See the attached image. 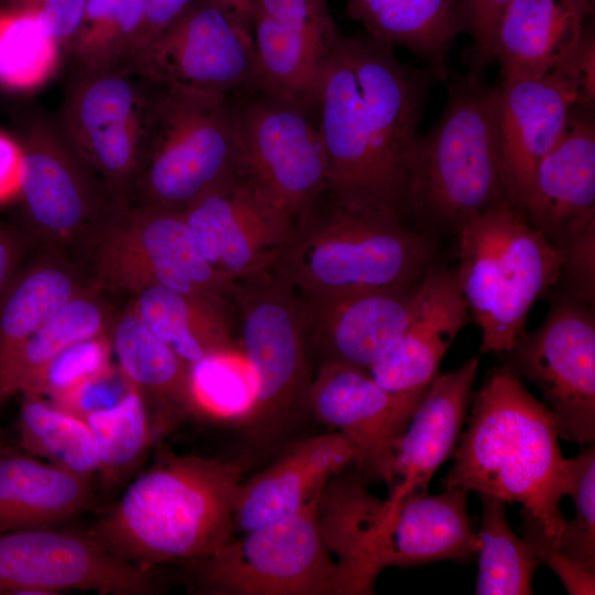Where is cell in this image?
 <instances>
[{
	"label": "cell",
	"mask_w": 595,
	"mask_h": 595,
	"mask_svg": "<svg viewBox=\"0 0 595 595\" xmlns=\"http://www.w3.org/2000/svg\"><path fill=\"white\" fill-rule=\"evenodd\" d=\"M196 414L249 420L257 400L256 376L240 347L206 355L190 365Z\"/></svg>",
	"instance_id": "39"
},
{
	"label": "cell",
	"mask_w": 595,
	"mask_h": 595,
	"mask_svg": "<svg viewBox=\"0 0 595 595\" xmlns=\"http://www.w3.org/2000/svg\"><path fill=\"white\" fill-rule=\"evenodd\" d=\"M426 389L390 391L366 370L325 361L311 381L307 401L322 422L354 443L360 469L390 483L396 444Z\"/></svg>",
	"instance_id": "18"
},
{
	"label": "cell",
	"mask_w": 595,
	"mask_h": 595,
	"mask_svg": "<svg viewBox=\"0 0 595 595\" xmlns=\"http://www.w3.org/2000/svg\"><path fill=\"white\" fill-rule=\"evenodd\" d=\"M194 1L195 0H145L144 21L136 57Z\"/></svg>",
	"instance_id": "47"
},
{
	"label": "cell",
	"mask_w": 595,
	"mask_h": 595,
	"mask_svg": "<svg viewBox=\"0 0 595 595\" xmlns=\"http://www.w3.org/2000/svg\"><path fill=\"white\" fill-rule=\"evenodd\" d=\"M231 300L240 318L239 347L257 380L248 421L258 435H270L309 394L302 302L274 263L235 280Z\"/></svg>",
	"instance_id": "13"
},
{
	"label": "cell",
	"mask_w": 595,
	"mask_h": 595,
	"mask_svg": "<svg viewBox=\"0 0 595 595\" xmlns=\"http://www.w3.org/2000/svg\"><path fill=\"white\" fill-rule=\"evenodd\" d=\"M358 459L357 447L340 432L294 444L271 466L242 482L234 528L246 532L293 516L333 476Z\"/></svg>",
	"instance_id": "26"
},
{
	"label": "cell",
	"mask_w": 595,
	"mask_h": 595,
	"mask_svg": "<svg viewBox=\"0 0 595 595\" xmlns=\"http://www.w3.org/2000/svg\"><path fill=\"white\" fill-rule=\"evenodd\" d=\"M512 202L504 169L498 88L470 67L447 89L434 126L416 138L408 159V209L456 230L472 217Z\"/></svg>",
	"instance_id": "4"
},
{
	"label": "cell",
	"mask_w": 595,
	"mask_h": 595,
	"mask_svg": "<svg viewBox=\"0 0 595 595\" xmlns=\"http://www.w3.org/2000/svg\"><path fill=\"white\" fill-rule=\"evenodd\" d=\"M99 289L94 284L64 304L0 368V403L23 392L68 346L107 333L112 315Z\"/></svg>",
	"instance_id": "33"
},
{
	"label": "cell",
	"mask_w": 595,
	"mask_h": 595,
	"mask_svg": "<svg viewBox=\"0 0 595 595\" xmlns=\"http://www.w3.org/2000/svg\"><path fill=\"white\" fill-rule=\"evenodd\" d=\"M153 570L117 556L88 531L55 526L0 534V594L149 595L159 588Z\"/></svg>",
	"instance_id": "16"
},
{
	"label": "cell",
	"mask_w": 595,
	"mask_h": 595,
	"mask_svg": "<svg viewBox=\"0 0 595 595\" xmlns=\"http://www.w3.org/2000/svg\"><path fill=\"white\" fill-rule=\"evenodd\" d=\"M455 271L482 332V353H507L531 306L561 278L563 255L512 202H502L457 230Z\"/></svg>",
	"instance_id": "6"
},
{
	"label": "cell",
	"mask_w": 595,
	"mask_h": 595,
	"mask_svg": "<svg viewBox=\"0 0 595 595\" xmlns=\"http://www.w3.org/2000/svg\"><path fill=\"white\" fill-rule=\"evenodd\" d=\"M497 88L507 186L522 209L540 161L562 137L574 109H593L594 99L563 64L541 76L501 78Z\"/></svg>",
	"instance_id": "20"
},
{
	"label": "cell",
	"mask_w": 595,
	"mask_h": 595,
	"mask_svg": "<svg viewBox=\"0 0 595 595\" xmlns=\"http://www.w3.org/2000/svg\"><path fill=\"white\" fill-rule=\"evenodd\" d=\"M100 484L119 485L142 458L152 440L148 402L133 386L111 409L89 415Z\"/></svg>",
	"instance_id": "38"
},
{
	"label": "cell",
	"mask_w": 595,
	"mask_h": 595,
	"mask_svg": "<svg viewBox=\"0 0 595 595\" xmlns=\"http://www.w3.org/2000/svg\"><path fill=\"white\" fill-rule=\"evenodd\" d=\"M61 45L31 10L8 6L0 10V87L29 91L57 71Z\"/></svg>",
	"instance_id": "37"
},
{
	"label": "cell",
	"mask_w": 595,
	"mask_h": 595,
	"mask_svg": "<svg viewBox=\"0 0 595 595\" xmlns=\"http://www.w3.org/2000/svg\"><path fill=\"white\" fill-rule=\"evenodd\" d=\"M469 321L455 271L431 266L411 318L397 343L367 372L387 390L428 388L452 343Z\"/></svg>",
	"instance_id": "24"
},
{
	"label": "cell",
	"mask_w": 595,
	"mask_h": 595,
	"mask_svg": "<svg viewBox=\"0 0 595 595\" xmlns=\"http://www.w3.org/2000/svg\"><path fill=\"white\" fill-rule=\"evenodd\" d=\"M559 436L547 405L510 366L497 367L475 398L444 486L521 504L523 516L556 547L565 521L560 501L569 487Z\"/></svg>",
	"instance_id": "2"
},
{
	"label": "cell",
	"mask_w": 595,
	"mask_h": 595,
	"mask_svg": "<svg viewBox=\"0 0 595 595\" xmlns=\"http://www.w3.org/2000/svg\"><path fill=\"white\" fill-rule=\"evenodd\" d=\"M18 433L23 450L37 458L93 477L98 462L87 423L35 393H21Z\"/></svg>",
	"instance_id": "34"
},
{
	"label": "cell",
	"mask_w": 595,
	"mask_h": 595,
	"mask_svg": "<svg viewBox=\"0 0 595 595\" xmlns=\"http://www.w3.org/2000/svg\"><path fill=\"white\" fill-rule=\"evenodd\" d=\"M434 245L401 215L328 198L299 220L274 264L303 300L408 284L432 266Z\"/></svg>",
	"instance_id": "5"
},
{
	"label": "cell",
	"mask_w": 595,
	"mask_h": 595,
	"mask_svg": "<svg viewBox=\"0 0 595 595\" xmlns=\"http://www.w3.org/2000/svg\"><path fill=\"white\" fill-rule=\"evenodd\" d=\"M132 388L119 367L109 365L50 398L62 410L86 420L89 415L111 409Z\"/></svg>",
	"instance_id": "42"
},
{
	"label": "cell",
	"mask_w": 595,
	"mask_h": 595,
	"mask_svg": "<svg viewBox=\"0 0 595 595\" xmlns=\"http://www.w3.org/2000/svg\"><path fill=\"white\" fill-rule=\"evenodd\" d=\"M22 153L14 138L0 131V203L19 195Z\"/></svg>",
	"instance_id": "49"
},
{
	"label": "cell",
	"mask_w": 595,
	"mask_h": 595,
	"mask_svg": "<svg viewBox=\"0 0 595 595\" xmlns=\"http://www.w3.org/2000/svg\"><path fill=\"white\" fill-rule=\"evenodd\" d=\"M84 477L0 444V534L58 526L93 502Z\"/></svg>",
	"instance_id": "28"
},
{
	"label": "cell",
	"mask_w": 595,
	"mask_h": 595,
	"mask_svg": "<svg viewBox=\"0 0 595 595\" xmlns=\"http://www.w3.org/2000/svg\"><path fill=\"white\" fill-rule=\"evenodd\" d=\"M349 18L369 35L407 48L434 72L447 77V55L464 32L455 0H346Z\"/></svg>",
	"instance_id": "30"
},
{
	"label": "cell",
	"mask_w": 595,
	"mask_h": 595,
	"mask_svg": "<svg viewBox=\"0 0 595 595\" xmlns=\"http://www.w3.org/2000/svg\"><path fill=\"white\" fill-rule=\"evenodd\" d=\"M58 127L117 203L129 206L151 120L154 84L133 64L68 65Z\"/></svg>",
	"instance_id": "9"
},
{
	"label": "cell",
	"mask_w": 595,
	"mask_h": 595,
	"mask_svg": "<svg viewBox=\"0 0 595 595\" xmlns=\"http://www.w3.org/2000/svg\"><path fill=\"white\" fill-rule=\"evenodd\" d=\"M11 6L31 10L45 24L63 53L77 32L85 10V0H9Z\"/></svg>",
	"instance_id": "46"
},
{
	"label": "cell",
	"mask_w": 595,
	"mask_h": 595,
	"mask_svg": "<svg viewBox=\"0 0 595 595\" xmlns=\"http://www.w3.org/2000/svg\"><path fill=\"white\" fill-rule=\"evenodd\" d=\"M477 369L478 359L470 358L430 382L394 447L389 507L426 494L436 469L455 448Z\"/></svg>",
	"instance_id": "25"
},
{
	"label": "cell",
	"mask_w": 595,
	"mask_h": 595,
	"mask_svg": "<svg viewBox=\"0 0 595 595\" xmlns=\"http://www.w3.org/2000/svg\"><path fill=\"white\" fill-rule=\"evenodd\" d=\"M232 99L240 174L294 226L328 190V158L315 113L257 88Z\"/></svg>",
	"instance_id": "12"
},
{
	"label": "cell",
	"mask_w": 595,
	"mask_h": 595,
	"mask_svg": "<svg viewBox=\"0 0 595 595\" xmlns=\"http://www.w3.org/2000/svg\"><path fill=\"white\" fill-rule=\"evenodd\" d=\"M244 458L169 455L140 474L88 532L147 569L204 560L234 538Z\"/></svg>",
	"instance_id": "3"
},
{
	"label": "cell",
	"mask_w": 595,
	"mask_h": 595,
	"mask_svg": "<svg viewBox=\"0 0 595 595\" xmlns=\"http://www.w3.org/2000/svg\"><path fill=\"white\" fill-rule=\"evenodd\" d=\"M250 28V14L253 0H216Z\"/></svg>",
	"instance_id": "50"
},
{
	"label": "cell",
	"mask_w": 595,
	"mask_h": 595,
	"mask_svg": "<svg viewBox=\"0 0 595 595\" xmlns=\"http://www.w3.org/2000/svg\"><path fill=\"white\" fill-rule=\"evenodd\" d=\"M467 491L450 488L389 507L383 500L370 542V555L382 571L441 560L466 561L477 553L478 538L467 510Z\"/></svg>",
	"instance_id": "23"
},
{
	"label": "cell",
	"mask_w": 595,
	"mask_h": 595,
	"mask_svg": "<svg viewBox=\"0 0 595 595\" xmlns=\"http://www.w3.org/2000/svg\"><path fill=\"white\" fill-rule=\"evenodd\" d=\"M423 279V278H422ZM421 280L303 300L307 339L334 361L368 370L400 338Z\"/></svg>",
	"instance_id": "21"
},
{
	"label": "cell",
	"mask_w": 595,
	"mask_h": 595,
	"mask_svg": "<svg viewBox=\"0 0 595 595\" xmlns=\"http://www.w3.org/2000/svg\"><path fill=\"white\" fill-rule=\"evenodd\" d=\"M65 253L43 247L0 301V368L64 304L96 284Z\"/></svg>",
	"instance_id": "29"
},
{
	"label": "cell",
	"mask_w": 595,
	"mask_h": 595,
	"mask_svg": "<svg viewBox=\"0 0 595 595\" xmlns=\"http://www.w3.org/2000/svg\"><path fill=\"white\" fill-rule=\"evenodd\" d=\"M567 493L574 517L565 520L556 547L570 559L595 572V451L591 445L567 458Z\"/></svg>",
	"instance_id": "40"
},
{
	"label": "cell",
	"mask_w": 595,
	"mask_h": 595,
	"mask_svg": "<svg viewBox=\"0 0 595 595\" xmlns=\"http://www.w3.org/2000/svg\"><path fill=\"white\" fill-rule=\"evenodd\" d=\"M133 295L132 311L187 364L213 353L239 348L230 335L225 304L158 284L142 288Z\"/></svg>",
	"instance_id": "31"
},
{
	"label": "cell",
	"mask_w": 595,
	"mask_h": 595,
	"mask_svg": "<svg viewBox=\"0 0 595 595\" xmlns=\"http://www.w3.org/2000/svg\"><path fill=\"white\" fill-rule=\"evenodd\" d=\"M323 491V490H322ZM313 496L296 513L232 538L190 563L198 591L225 595H358L346 567L333 559Z\"/></svg>",
	"instance_id": "8"
},
{
	"label": "cell",
	"mask_w": 595,
	"mask_h": 595,
	"mask_svg": "<svg viewBox=\"0 0 595 595\" xmlns=\"http://www.w3.org/2000/svg\"><path fill=\"white\" fill-rule=\"evenodd\" d=\"M522 212L559 250L576 234L595 224L593 109H574L562 137L540 161Z\"/></svg>",
	"instance_id": "22"
},
{
	"label": "cell",
	"mask_w": 595,
	"mask_h": 595,
	"mask_svg": "<svg viewBox=\"0 0 595 595\" xmlns=\"http://www.w3.org/2000/svg\"><path fill=\"white\" fill-rule=\"evenodd\" d=\"M6 7H8V6H6ZM2 8H4V7H0V10H1Z\"/></svg>",
	"instance_id": "51"
},
{
	"label": "cell",
	"mask_w": 595,
	"mask_h": 595,
	"mask_svg": "<svg viewBox=\"0 0 595 595\" xmlns=\"http://www.w3.org/2000/svg\"><path fill=\"white\" fill-rule=\"evenodd\" d=\"M144 13L145 0H85L80 25L64 50L68 65L133 64Z\"/></svg>",
	"instance_id": "35"
},
{
	"label": "cell",
	"mask_w": 595,
	"mask_h": 595,
	"mask_svg": "<svg viewBox=\"0 0 595 595\" xmlns=\"http://www.w3.org/2000/svg\"><path fill=\"white\" fill-rule=\"evenodd\" d=\"M26 240L0 221V301L24 264Z\"/></svg>",
	"instance_id": "48"
},
{
	"label": "cell",
	"mask_w": 595,
	"mask_h": 595,
	"mask_svg": "<svg viewBox=\"0 0 595 595\" xmlns=\"http://www.w3.org/2000/svg\"><path fill=\"white\" fill-rule=\"evenodd\" d=\"M13 122L22 153L18 196L28 230L43 247L80 250L125 208L72 148L55 116L24 107L15 109Z\"/></svg>",
	"instance_id": "10"
},
{
	"label": "cell",
	"mask_w": 595,
	"mask_h": 595,
	"mask_svg": "<svg viewBox=\"0 0 595 595\" xmlns=\"http://www.w3.org/2000/svg\"><path fill=\"white\" fill-rule=\"evenodd\" d=\"M107 336L119 369L147 402L196 413L190 364L160 340L130 306L111 316Z\"/></svg>",
	"instance_id": "32"
},
{
	"label": "cell",
	"mask_w": 595,
	"mask_h": 595,
	"mask_svg": "<svg viewBox=\"0 0 595 595\" xmlns=\"http://www.w3.org/2000/svg\"><path fill=\"white\" fill-rule=\"evenodd\" d=\"M464 32L472 43L467 50L470 67L483 68L493 61L494 42L500 19L512 0H455Z\"/></svg>",
	"instance_id": "43"
},
{
	"label": "cell",
	"mask_w": 595,
	"mask_h": 595,
	"mask_svg": "<svg viewBox=\"0 0 595 595\" xmlns=\"http://www.w3.org/2000/svg\"><path fill=\"white\" fill-rule=\"evenodd\" d=\"M594 0H512L497 28L501 78L541 76L564 61L591 25Z\"/></svg>",
	"instance_id": "27"
},
{
	"label": "cell",
	"mask_w": 595,
	"mask_h": 595,
	"mask_svg": "<svg viewBox=\"0 0 595 595\" xmlns=\"http://www.w3.org/2000/svg\"><path fill=\"white\" fill-rule=\"evenodd\" d=\"M100 288L131 293L158 284L221 304L235 280L201 253L181 212L129 206L100 226L80 249Z\"/></svg>",
	"instance_id": "11"
},
{
	"label": "cell",
	"mask_w": 595,
	"mask_h": 595,
	"mask_svg": "<svg viewBox=\"0 0 595 595\" xmlns=\"http://www.w3.org/2000/svg\"><path fill=\"white\" fill-rule=\"evenodd\" d=\"M111 353L107 333L75 343L55 356L21 393L52 398L111 365Z\"/></svg>",
	"instance_id": "41"
},
{
	"label": "cell",
	"mask_w": 595,
	"mask_h": 595,
	"mask_svg": "<svg viewBox=\"0 0 595 595\" xmlns=\"http://www.w3.org/2000/svg\"><path fill=\"white\" fill-rule=\"evenodd\" d=\"M255 88L314 111L322 74L343 34L327 0H253Z\"/></svg>",
	"instance_id": "17"
},
{
	"label": "cell",
	"mask_w": 595,
	"mask_h": 595,
	"mask_svg": "<svg viewBox=\"0 0 595 595\" xmlns=\"http://www.w3.org/2000/svg\"><path fill=\"white\" fill-rule=\"evenodd\" d=\"M150 82L234 96L255 88L250 28L216 0H195L136 57Z\"/></svg>",
	"instance_id": "15"
},
{
	"label": "cell",
	"mask_w": 595,
	"mask_h": 595,
	"mask_svg": "<svg viewBox=\"0 0 595 595\" xmlns=\"http://www.w3.org/2000/svg\"><path fill=\"white\" fill-rule=\"evenodd\" d=\"M563 255L561 278L564 277L569 295L594 306L595 301V224L567 240Z\"/></svg>",
	"instance_id": "44"
},
{
	"label": "cell",
	"mask_w": 595,
	"mask_h": 595,
	"mask_svg": "<svg viewBox=\"0 0 595 595\" xmlns=\"http://www.w3.org/2000/svg\"><path fill=\"white\" fill-rule=\"evenodd\" d=\"M181 213L203 257L232 280L272 266L294 227L240 173Z\"/></svg>",
	"instance_id": "19"
},
{
	"label": "cell",
	"mask_w": 595,
	"mask_h": 595,
	"mask_svg": "<svg viewBox=\"0 0 595 595\" xmlns=\"http://www.w3.org/2000/svg\"><path fill=\"white\" fill-rule=\"evenodd\" d=\"M507 354V365L542 392L560 436L580 445L593 443L594 307L569 294L561 296L539 327L522 332Z\"/></svg>",
	"instance_id": "14"
},
{
	"label": "cell",
	"mask_w": 595,
	"mask_h": 595,
	"mask_svg": "<svg viewBox=\"0 0 595 595\" xmlns=\"http://www.w3.org/2000/svg\"><path fill=\"white\" fill-rule=\"evenodd\" d=\"M523 534L540 563L548 565L561 580L571 595H589L595 589V572L570 559L544 536L542 529L530 518L523 516Z\"/></svg>",
	"instance_id": "45"
},
{
	"label": "cell",
	"mask_w": 595,
	"mask_h": 595,
	"mask_svg": "<svg viewBox=\"0 0 595 595\" xmlns=\"http://www.w3.org/2000/svg\"><path fill=\"white\" fill-rule=\"evenodd\" d=\"M239 173L232 96L154 84L150 126L129 206L183 212Z\"/></svg>",
	"instance_id": "7"
},
{
	"label": "cell",
	"mask_w": 595,
	"mask_h": 595,
	"mask_svg": "<svg viewBox=\"0 0 595 595\" xmlns=\"http://www.w3.org/2000/svg\"><path fill=\"white\" fill-rule=\"evenodd\" d=\"M364 33L343 35L322 74L314 113L329 166L327 197L401 215L408 159L434 72L402 63Z\"/></svg>",
	"instance_id": "1"
},
{
	"label": "cell",
	"mask_w": 595,
	"mask_h": 595,
	"mask_svg": "<svg viewBox=\"0 0 595 595\" xmlns=\"http://www.w3.org/2000/svg\"><path fill=\"white\" fill-rule=\"evenodd\" d=\"M482 500V523L477 532L479 573L478 595H527L540 561L531 545L519 538L507 521L506 502L488 495Z\"/></svg>",
	"instance_id": "36"
}]
</instances>
